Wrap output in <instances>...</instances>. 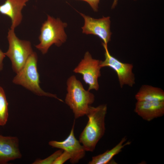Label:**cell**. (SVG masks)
<instances>
[{
	"label": "cell",
	"mask_w": 164,
	"mask_h": 164,
	"mask_svg": "<svg viewBox=\"0 0 164 164\" xmlns=\"http://www.w3.org/2000/svg\"><path fill=\"white\" fill-rule=\"evenodd\" d=\"M107 110L106 104L96 107L90 106L86 114L88 118V122L79 137V141L86 151L93 152L97 143L104 135Z\"/></svg>",
	"instance_id": "obj_1"
},
{
	"label": "cell",
	"mask_w": 164,
	"mask_h": 164,
	"mask_svg": "<svg viewBox=\"0 0 164 164\" xmlns=\"http://www.w3.org/2000/svg\"><path fill=\"white\" fill-rule=\"evenodd\" d=\"M65 102L72 111L75 119L86 115L91 105L94 102V94L86 90L74 75L68 78Z\"/></svg>",
	"instance_id": "obj_2"
},
{
	"label": "cell",
	"mask_w": 164,
	"mask_h": 164,
	"mask_svg": "<svg viewBox=\"0 0 164 164\" xmlns=\"http://www.w3.org/2000/svg\"><path fill=\"white\" fill-rule=\"evenodd\" d=\"M37 55L34 52L29 57L22 68L16 73L13 80V83L23 86L37 95L54 98L63 102L56 94L46 92L40 87L37 68Z\"/></svg>",
	"instance_id": "obj_3"
},
{
	"label": "cell",
	"mask_w": 164,
	"mask_h": 164,
	"mask_svg": "<svg viewBox=\"0 0 164 164\" xmlns=\"http://www.w3.org/2000/svg\"><path fill=\"white\" fill-rule=\"evenodd\" d=\"M67 25V23L63 22L60 19L47 15V20L41 27L39 37V43L35 46L36 48L44 54L53 45L60 46L67 39L64 29Z\"/></svg>",
	"instance_id": "obj_4"
},
{
	"label": "cell",
	"mask_w": 164,
	"mask_h": 164,
	"mask_svg": "<svg viewBox=\"0 0 164 164\" xmlns=\"http://www.w3.org/2000/svg\"><path fill=\"white\" fill-rule=\"evenodd\" d=\"M7 38L9 49L4 53L10 59L13 70L16 73L22 68L34 52L30 42L19 39L16 35L14 30L9 29Z\"/></svg>",
	"instance_id": "obj_5"
},
{
	"label": "cell",
	"mask_w": 164,
	"mask_h": 164,
	"mask_svg": "<svg viewBox=\"0 0 164 164\" xmlns=\"http://www.w3.org/2000/svg\"><path fill=\"white\" fill-rule=\"evenodd\" d=\"M101 61L93 58L90 53L87 51L73 70L74 73L82 75L83 80L88 85V91H97L99 89L98 80L101 76Z\"/></svg>",
	"instance_id": "obj_6"
},
{
	"label": "cell",
	"mask_w": 164,
	"mask_h": 164,
	"mask_svg": "<svg viewBox=\"0 0 164 164\" xmlns=\"http://www.w3.org/2000/svg\"><path fill=\"white\" fill-rule=\"evenodd\" d=\"M105 50V59L101 61L100 66L102 68L109 67L116 73L121 88L125 85L132 87L135 84V75L132 71V64L123 63L112 56L110 53L108 45L102 43Z\"/></svg>",
	"instance_id": "obj_7"
},
{
	"label": "cell",
	"mask_w": 164,
	"mask_h": 164,
	"mask_svg": "<svg viewBox=\"0 0 164 164\" xmlns=\"http://www.w3.org/2000/svg\"><path fill=\"white\" fill-rule=\"evenodd\" d=\"M84 20L82 27V32L86 34H92L100 38L105 45L111 40L112 33L110 31V17H104L96 19L79 13Z\"/></svg>",
	"instance_id": "obj_8"
},
{
	"label": "cell",
	"mask_w": 164,
	"mask_h": 164,
	"mask_svg": "<svg viewBox=\"0 0 164 164\" xmlns=\"http://www.w3.org/2000/svg\"><path fill=\"white\" fill-rule=\"evenodd\" d=\"M75 120L68 136L63 141H51L49 145L53 148L62 149L67 152L71 155L70 162L71 163H77L85 156L86 150L79 141L75 138L74 132Z\"/></svg>",
	"instance_id": "obj_9"
},
{
	"label": "cell",
	"mask_w": 164,
	"mask_h": 164,
	"mask_svg": "<svg viewBox=\"0 0 164 164\" xmlns=\"http://www.w3.org/2000/svg\"><path fill=\"white\" fill-rule=\"evenodd\" d=\"M22 157L18 138L15 136L0 135V164H7Z\"/></svg>",
	"instance_id": "obj_10"
},
{
	"label": "cell",
	"mask_w": 164,
	"mask_h": 164,
	"mask_svg": "<svg viewBox=\"0 0 164 164\" xmlns=\"http://www.w3.org/2000/svg\"><path fill=\"white\" fill-rule=\"evenodd\" d=\"M135 112L143 119L148 121L164 114V101H137Z\"/></svg>",
	"instance_id": "obj_11"
},
{
	"label": "cell",
	"mask_w": 164,
	"mask_h": 164,
	"mask_svg": "<svg viewBox=\"0 0 164 164\" xmlns=\"http://www.w3.org/2000/svg\"><path fill=\"white\" fill-rule=\"evenodd\" d=\"M29 0H5L0 5V13L11 19V29H15L21 23L22 18V10Z\"/></svg>",
	"instance_id": "obj_12"
},
{
	"label": "cell",
	"mask_w": 164,
	"mask_h": 164,
	"mask_svg": "<svg viewBox=\"0 0 164 164\" xmlns=\"http://www.w3.org/2000/svg\"><path fill=\"white\" fill-rule=\"evenodd\" d=\"M137 101H164V91L160 88L143 85L135 94Z\"/></svg>",
	"instance_id": "obj_13"
},
{
	"label": "cell",
	"mask_w": 164,
	"mask_h": 164,
	"mask_svg": "<svg viewBox=\"0 0 164 164\" xmlns=\"http://www.w3.org/2000/svg\"><path fill=\"white\" fill-rule=\"evenodd\" d=\"M125 137L122 138L120 142L110 150H107L104 153L92 157V159L89 162V164H108L116 155L118 154L125 146L131 143L130 141L126 142Z\"/></svg>",
	"instance_id": "obj_14"
},
{
	"label": "cell",
	"mask_w": 164,
	"mask_h": 164,
	"mask_svg": "<svg viewBox=\"0 0 164 164\" xmlns=\"http://www.w3.org/2000/svg\"><path fill=\"white\" fill-rule=\"evenodd\" d=\"M8 103L5 91L0 86V126H4L7 123L9 117Z\"/></svg>",
	"instance_id": "obj_15"
},
{
	"label": "cell",
	"mask_w": 164,
	"mask_h": 164,
	"mask_svg": "<svg viewBox=\"0 0 164 164\" xmlns=\"http://www.w3.org/2000/svg\"><path fill=\"white\" fill-rule=\"evenodd\" d=\"M63 150L60 149L55 152L47 157L43 159H37L35 160L33 164H53L57 158L62 153Z\"/></svg>",
	"instance_id": "obj_16"
},
{
	"label": "cell",
	"mask_w": 164,
	"mask_h": 164,
	"mask_svg": "<svg viewBox=\"0 0 164 164\" xmlns=\"http://www.w3.org/2000/svg\"><path fill=\"white\" fill-rule=\"evenodd\" d=\"M70 158V154L67 152L63 150L55 160L53 164H63Z\"/></svg>",
	"instance_id": "obj_17"
},
{
	"label": "cell",
	"mask_w": 164,
	"mask_h": 164,
	"mask_svg": "<svg viewBox=\"0 0 164 164\" xmlns=\"http://www.w3.org/2000/svg\"><path fill=\"white\" fill-rule=\"evenodd\" d=\"M85 1L90 6L94 12H97L98 8V4L100 0H76Z\"/></svg>",
	"instance_id": "obj_18"
},
{
	"label": "cell",
	"mask_w": 164,
	"mask_h": 164,
	"mask_svg": "<svg viewBox=\"0 0 164 164\" xmlns=\"http://www.w3.org/2000/svg\"><path fill=\"white\" fill-rule=\"evenodd\" d=\"M5 56L4 53L0 49V71L2 70L3 65V61Z\"/></svg>",
	"instance_id": "obj_19"
},
{
	"label": "cell",
	"mask_w": 164,
	"mask_h": 164,
	"mask_svg": "<svg viewBox=\"0 0 164 164\" xmlns=\"http://www.w3.org/2000/svg\"><path fill=\"white\" fill-rule=\"evenodd\" d=\"M118 0H114L112 5L111 6L112 9H114L117 5Z\"/></svg>",
	"instance_id": "obj_20"
},
{
	"label": "cell",
	"mask_w": 164,
	"mask_h": 164,
	"mask_svg": "<svg viewBox=\"0 0 164 164\" xmlns=\"http://www.w3.org/2000/svg\"><path fill=\"white\" fill-rule=\"evenodd\" d=\"M133 0L135 1V0Z\"/></svg>",
	"instance_id": "obj_21"
}]
</instances>
